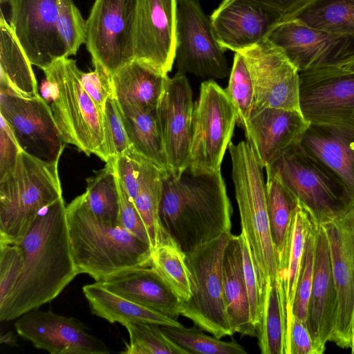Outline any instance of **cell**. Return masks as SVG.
I'll return each instance as SVG.
<instances>
[{
	"instance_id": "obj_1",
	"label": "cell",
	"mask_w": 354,
	"mask_h": 354,
	"mask_svg": "<svg viewBox=\"0 0 354 354\" xmlns=\"http://www.w3.org/2000/svg\"><path fill=\"white\" fill-rule=\"evenodd\" d=\"M63 197L42 209L18 243L24 253L21 275L0 305L8 322L55 299L79 274L70 244Z\"/></svg>"
},
{
	"instance_id": "obj_2",
	"label": "cell",
	"mask_w": 354,
	"mask_h": 354,
	"mask_svg": "<svg viewBox=\"0 0 354 354\" xmlns=\"http://www.w3.org/2000/svg\"><path fill=\"white\" fill-rule=\"evenodd\" d=\"M232 207L221 170L178 178L162 175L160 216L166 232L185 253L231 232Z\"/></svg>"
},
{
	"instance_id": "obj_3",
	"label": "cell",
	"mask_w": 354,
	"mask_h": 354,
	"mask_svg": "<svg viewBox=\"0 0 354 354\" xmlns=\"http://www.w3.org/2000/svg\"><path fill=\"white\" fill-rule=\"evenodd\" d=\"M66 212L79 274H87L100 282L151 264L150 246L123 227L100 221L91 210L84 193L68 204Z\"/></svg>"
},
{
	"instance_id": "obj_4",
	"label": "cell",
	"mask_w": 354,
	"mask_h": 354,
	"mask_svg": "<svg viewBox=\"0 0 354 354\" xmlns=\"http://www.w3.org/2000/svg\"><path fill=\"white\" fill-rule=\"evenodd\" d=\"M232 178L241 218L261 293L277 277L279 263L272 240L263 166L248 141L230 143Z\"/></svg>"
},
{
	"instance_id": "obj_5",
	"label": "cell",
	"mask_w": 354,
	"mask_h": 354,
	"mask_svg": "<svg viewBox=\"0 0 354 354\" xmlns=\"http://www.w3.org/2000/svg\"><path fill=\"white\" fill-rule=\"evenodd\" d=\"M61 197L58 162L22 151L15 169L0 179V243H19L40 212Z\"/></svg>"
},
{
	"instance_id": "obj_6",
	"label": "cell",
	"mask_w": 354,
	"mask_h": 354,
	"mask_svg": "<svg viewBox=\"0 0 354 354\" xmlns=\"http://www.w3.org/2000/svg\"><path fill=\"white\" fill-rule=\"evenodd\" d=\"M78 68L75 60L64 57L43 71L52 99L50 109L66 144L104 161L103 113L83 88Z\"/></svg>"
},
{
	"instance_id": "obj_7",
	"label": "cell",
	"mask_w": 354,
	"mask_h": 354,
	"mask_svg": "<svg viewBox=\"0 0 354 354\" xmlns=\"http://www.w3.org/2000/svg\"><path fill=\"white\" fill-rule=\"evenodd\" d=\"M266 167L279 177L315 225L328 223L354 207L353 200L341 179L322 161L307 153L299 143Z\"/></svg>"
},
{
	"instance_id": "obj_8",
	"label": "cell",
	"mask_w": 354,
	"mask_h": 354,
	"mask_svg": "<svg viewBox=\"0 0 354 354\" xmlns=\"http://www.w3.org/2000/svg\"><path fill=\"white\" fill-rule=\"evenodd\" d=\"M232 235L224 233L185 253L192 295L180 303V315L219 339L234 333L226 313L222 284L224 252Z\"/></svg>"
},
{
	"instance_id": "obj_9",
	"label": "cell",
	"mask_w": 354,
	"mask_h": 354,
	"mask_svg": "<svg viewBox=\"0 0 354 354\" xmlns=\"http://www.w3.org/2000/svg\"><path fill=\"white\" fill-rule=\"evenodd\" d=\"M236 123L235 108L213 80L201 83L194 104L189 168L195 173L221 170Z\"/></svg>"
},
{
	"instance_id": "obj_10",
	"label": "cell",
	"mask_w": 354,
	"mask_h": 354,
	"mask_svg": "<svg viewBox=\"0 0 354 354\" xmlns=\"http://www.w3.org/2000/svg\"><path fill=\"white\" fill-rule=\"evenodd\" d=\"M0 115L23 151L45 162H59L66 143L39 94L22 95L0 79Z\"/></svg>"
},
{
	"instance_id": "obj_11",
	"label": "cell",
	"mask_w": 354,
	"mask_h": 354,
	"mask_svg": "<svg viewBox=\"0 0 354 354\" xmlns=\"http://www.w3.org/2000/svg\"><path fill=\"white\" fill-rule=\"evenodd\" d=\"M225 51L199 1L177 0L175 61L178 72L208 80L227 77L231 70Z\"/></svg>"
},
{
	"instance_id": "obj_12",
	"label": "cell",
	"mask_w": 354,
	"mask_h": 354,
	"mask_svg": "<svg viewBox=\"0 0 354 354\" xmlns=\"http://www.w3.org/2000/svg\"><path fill=\"white\" fill-rule=\"evenodd\" d=\"M138 0H95L86 19L88 51L113 76L134 59Z\"/></svg>"
},
{
	"instance_id": "obj_13",
	"label": "cell",
	"mask_w": 354,
	"mask_h": 354,
	"mask_svg": "<svg viewBox=\"0 0 354 354\" xmlns=\"http://www.w3.org/2000/svg\"><path fill=\"white\" fill-rule=\"evenodd\" d=\"M267 39L299 72L341 67L354 59V35L330 33L292 19L277 24Z\"/></svg>"
},
{
	"instance_id": "obj_14",
	"label": "cell",
	"mask_w": 354,
	"mask_h": 354,
	"mask_svg": "<svg viewBox=\"0 0 354 354\" xmlns=\"http://www.w3.org/2000/svg\"><path fill=\"white\" fill-rule=\"evenodd\" d=\"M237 53L243 56L252 80V112L266 107L300 111L299 71L280 48L266 38Z\"/></svg>"
},
{
	"instance_id": "obj_15",
	"label": "cell",
	"mask_w": 354,
	"mask_h": 354,
	"mask_svg": "<svg viewBox=\"0 0 354 354\" xmlns=\"http://www.w3.org/2000/svg\"><path fill=\"white\" fill-rule=\"evenodd\" d=\"M9 3V24L32 65L44 71L69 57L58 29V0H11Z\"/></svg>"
},
{
	"instance_id": "obj_16",
	"label": "cell",
	"mask_w": 354,
	"mask_h": 354,
	"mask_svg": "<svg viewBox=\"0 0 354 354\" xmlns=\"http://www.w3.org/2000/svg\"><path fill=\"white\" fill-rule=\"evenodd\" d=\"M299 108L310 124L353 119L354 73L341 67L299 72Z\"/></svg>"
},
{
	"instance_id": "obj_17",
	"label": "cell",
	"mask_w": 354,
	"mask_h": 354,
	"mask_svg": "<svg viewBox=\"0 0 354 354\" xmlns=\"http://www.w3.org/2000/svg\"><path fill=\"white\" fill-rule=\"evenodd\" d=\"M185 75L167 77L156 115L171 174L178 178L189 167L194 104Z\"/></svg>"
},
{
	"instance_id": "obj_18",
	"label": "cell",
	"mask_w": 354,
	"mask_h": 354,
	"mask_svg": "<svg viewBox=\"0 0 354 354\" xmlns=\"http://www.w3.org/2000/svg\"><path fill=\"white\" fill-rule=\"evenodd\" d=\"M177 0H138L134 59L162 74L171 71L176 47Z\"/></svg>"
},
{
	"instance_id": "obj_19",
	"label": "cell",
	"mask_w": 354,
	"mask_h": 354,
	"mask_svg": "<svg viewBox=\"0 0 354 354\" xmlns=\"http://www.w3.org/2000/svg\"><path fill=\"white\" fill-rule=\"evenodd\" d=\"M324 225L337 293L336 322L329 342L351 348L354 329V207Z\"/></svg>"
},
{
	"instance_id": "obj_20",
	"label": "cell",
	"mask_w": 354,
	"mask_h": 354,
	"mask_svg": "<svg viewBox=\"0 0 354 354\" xmlns=\"http://www.w3.org/2000/svg\"><path fill=\"white\" fill-rule=\"evenodd\" d=\"M15 327L19 336L38 349L50 354H109L111 351L97 337L87 332L86 326L75 317L51 310L37 309L17 319Z\"/></svg>"
},
{
	"instance_id": "obj_21",
	"label": "cell",
	"mask_w": 354,
	"mask_h": 354,
	"mask_svg": "<svg viewBox=\"0 0 354 354\" xmlns=\"http://www.w3.org/2000/svg\"><path fill=\"white\" fill-rule=\"evenodd\" d=\"M209 17L221 46L234 53L265 39L283 21L274 10L255 0H223Z\"/></svg>"
},
{
	"instance_id": "obj_22",
	"label": "cell",
	"mask_w": 354,
	"mask_h": 354,
	"mask_svg": "<svg viewBox=\"0 0 354 354\" xmlns=\"http://www.w3.org/2000/svg\"><path fill=\"white\" fill-rule=\"evenodd\" d=\"M337 313V293L328 235L324 225H315L314 274L306 322L315 354L324 352L335 326Z\"/></svg>"
},
{
	"instance_id": "obj_23",
	"label": "cell",
	"mask_w": 354,
	"mask_h": 354,
	"mask_svg": "<svg viewBox=\"0 0 354 354\" xmlns=\"http://www.w3.org/2000/svg\"><path fill=\"white\" fill-rule=\"evenodd\" d=\"M309 124L301 111L266 107L252 112L244 132L265 168L299 143Z\"/></svg>"
},
{
	"instance_id": "obj_24",
	"label": "cell",
	"mask_w": 354,
	"mask_h": 354,
	"mask_svg": "<svg viewBox=\"0 0 354 354\" xmlns=\"http://www.w3.org/2000/svg\"><path fill=\"white\" fill-rule=\"evenodd\" d=\"M299 145L335 173L354 202V119L335 123H310Z\"/></svg>"
},
{
	"instance_id": "obj_25",
	"label": "cell",
	"mask_w": 354,
	"mask_h": 354,
	"mask_svg": "<svg viewBox=\"0 0 354 354\" xmlns=\"http://www.w3.org/2000/svg\"><path fill=\"white\" fill-rule=\"evenodd\" d=\"M109 290L178 320L180 300L150 265L131 269L100 281Z\"/></svg>"
},
{
	"instance_id": "obj_26",
	"label": "cell",
	"mask_w": 354,
	"mask_h": 354,
	"mask_svg": "<svg viewBox=\"0 0 354 354\" xmlns=\"http://www.w3.org/2000/svg\"><path fill=\"white\" fill-rule=\"evenodd\" d=\"M167 77L133 59L112 76L113 97L122 111L156 109Z\"/></svg>"
},
{
	"instance_id": "obj_27",
	"label": "cell",
	"mask_w": 354,
	"mask_h": 354,
	"mask_svg": "<svg viewBox=\"0 0 354 354\" xmlns=\"http://www.w3.org/2000/svg\"><path fill=\"white\" fill-rule=\"evenodd\" d=\"M222 284L225 310L234 333L241 336L257 337V330L251 320L238 235H232L224 252Z\"/></svg>"
},
{
	"instance_id": "obj_28",
	"label": "cell",
	"mask_w": 354,
	"mask_h": 354,
	"mask_svg": "<svg viewBox=\"0 0 354 354\" xmlns=\"http://www.w3.org/2000/svg\"><path fill=\"white\" fill-rule=\"evenodd\" d=\"M91 313L109 322L149 323L161 326L180 327L178 320L136 303L104 287L100 282L82 287Z\"/></svg>"
},
{
	"instance_id": "obj_29",
	"label": "cell",
	"mask_w": 354,
	"mask_h": 354,
	"mask_svg": "<svg viewBox=\"0 0 354 354\" xmlns=\"http://www.w3.org/2000/svg\"><path fill=\"white\" fill-rule=\"evenodd\" d=\"M278 280L266 285L261 322L256 327L262 354H288V325L291 317Z\"/></svg>"
},
{
	"instance_id": "obj_30",
	"label": "cell",
	"mask_w": 354,
	"mask_h": 354,
	"mask_svg": "<svg viewBox=\"0 0 354 354\" xmlns=\"http://www.w3.org/2000/svg\"><path fill=\"white\" fill-rule=\"evenodd\" d=\"M265 169L267 210L279 266L288 246L293 216L299 204L279 177L268 167Z\"/></svg>"
},
{
	"instance_id": "obj_31",
	"label": "cell",
	"mask_w": 354,
	"mask_h": 354,
	"mask_svg": "<svg viewBox=\"0 0 354 354\" xmlns=\"http://www.w3.org/2000/svg\"><path fill=\"white\" fill-rule=\"evenodd\" d=\"M1 80L24 96L39 95L32 64L1 12L0 17Z\"/></svg>"
},
{
	"instance_id": "obj_32",
	"label": "cell",
	"mask_w": 354,
	"mask_h": 354,
	"mask_svg": "<svg viewBox=\"0 0 354 354\" xmlns=\"http://www.w3.org/2000/svg\"><path fill=\"white\" fill-rule=\"evenodd\" d=\"M119 109L134 149L162 172L171 173L160 132L156 109L150 111Z\"/></svg>"
},
{
	"instance_id": "obj_33",
	"label": "cell",
	"mask_w": 354,
	"mask_h": 354,
	"mask_svg": "<svg viewBox=\"0 0 354 354\" xmlns=\"http://www.w3.org/2000/svg\"><path fill=\"white\" fill-rule=\"evenodd\" d=\"M163 174L154 164L145 159L138 193L133 200L148 232L151 250L171 238L163 227L160 216Z\"/></svg>"
},
{
	"instance_id": "obj_34",
	"label": "cell",
	"mask_w": 354,
	"mask_h": 354,
	"mask_svg": "<svg viewBox=\"0 0 354 354\" xmlns=\"http://www.w3.org/2000/svg\"><path fill=\"white\" fill-rule=\"evenodd\" d=\"M314 225L307 212L299 205L293 216L288 246L277 277L284 291L290 314H293L292 304L306 238Z\"/></svg>"
},
{
	"instance_id": "obj_35",
	"label": "cell",
	"mask_w": 354,
	"mask_h": 354,
	"mask_svg": "<svg viewBox=\"0 0 354 354\" xmlns=\"http://www.w3.org/2000/svg\"><path fill=\"white\" fill-rule=\"evenodd\" d=\"M292 19L330 33L354 35V0H313Z\"/></svg>"
},
{
	"instance_id": "obj_36",
	"label": "cell",
	"mask_w": 354,
	"mask_h": 354,
	"mask_svg": "<svg viewBox=\"0 0 354 354\" xmlns=\"http://www.w3.org/2000/svg\"><path fill=\"white\" fill-rule=\"evenodd\" d=\"M151 266L180 302L192 295L185 252L169 238L151 250Z\"/></svg>"
},
{
	"instance_id": "obj_37",
	"label": "cell",
	"mask_w": 354,
	"mask_h": 354,
	"mask_svg": "<svg viewBox=\"0 0 354 354\" xmlns=\"http://www.w3.org/2000/svg\"><path fill=\"white\" fill-rule=\"evenodd\" d=\"M86 202L95 216L102 223L120 225V194L113 161L86 180Z\"/></svg>"
},
{
	"instance_id": "obj_38",
	"label": "cell",
	"mask_w": 354,
	"mask_h": 354,
	"mask_svg": "<svg viewBox=\"0 0 354 354\" xmlns=\"http://www.w3.org/2000/svg\"><path fill=\"white\" fill-rule=\"evenodd\" d=\"M129 335L124 354H189L170 339L161 326L149 323L128 322L122 325Z\"/></svg>"
},
{
	"instance_id": "obj_39",
	"label": "cell",
	"mask_w": 354,
	"mask_h": 354,
	"mask_svg": "<svg viewBox=\"0 0 354 354\" xmlns=\"http://www.w3.org/2000/svg\"><path fill=\"white\" fill-rule=\"evenodd\" d=\"M163 332L189 354H246L245 348L236 341L224 342L209 336L198 326H161Z\"/></svg>"
},
{
	"instance_id": "obj_40",
	"label": "cell",
	"mask_w": 354,
	"mask_h": 354,
	"mask_svg": "<svg viewBox=\"0 0 354 354\" xmlns=\"http://www.w3.org/2000/svg\"><path fill=\"white\" fill-rule=\"evenodd\" d=\"M225 91L235 108L236 124L245 130L253 111L254 91L248 65L240 53L234 54Z\"/></svg>"
},
{
	"instance_id": "obj_41",
	"label": "cell",
	"mask_w": 354,
	"mask_h": 354,
	"mask_svg": "<svg viewBox=\"0 0 354 354\" xmlns=\"http://www.w3.org/2000/svg\"><path fill=\"white\" fill-rule=\"evenodd\" d=\"M104 162L113 160L134 149L126 131L114 97L106 101L103 113Z\"/></svg>"
},
{
	"instance_id": "obj_42",
	"label": "cell",
	"mask_w": 354,
	"mask_h": 354,
	"mask_svg": "<svg viewBox=\"0 0 354 354\" xmlns=\"http://www.w3.org/2000/svg\"><path fill=\"white\" fill-rule=\"evenodd\" d=\"M57 24L69 56L75 55L86 41V20L73 0H58Z\"/></svg>"
},
{
	"instance_id": "obj_43",
	"label": "cell",
	"mask_w": 354,
	"mask_h": 354,
	"mask_svg": "<svg viewBox=\"0 0 354 354\" xmlns=\"http://www.w3.org/2000/svg\"><path fill=\"white\" fill-rule=\"evenodd\" d=\"M315 250V225L306 238L292 304L293 315L305 322H306L308 302L313 281Z\"/></svg>"
},
{
	"instance_id": "obj_44",
	"label": "cell",
	"mask_w": 354,
	"mask_h": 354,
	"mask_svg": "<svg viewBox=\"0 0 354 354\" xmlns=\"http://www.w3.org/2000/svg\"><path fill=\"white\" fill-rule=\"evenodd\" d=\"M24 263V253L19 244L0 243V305L14 288Z\"/></svg>"
},
{
	"instance_id": "obj_45",
	"label": "cell",
	"mask_w": 354,
	"mask_h": 354,
	"mask_svg": "<svg viewBox=\"0 0 354 354\" xmlns=\"http://www.w3.org/2000/svg\"><path fill=\"white\" fill-rule=\"evenodd\" d=\"M93 65L94 70L91 72L78 68L77 75L84 90L103 113L106 101L113 97L112 75L100 64Z\"/></svg>"
},
{
	"instance_id": "obj_46",
	"label": "cell",
	"mask_w": 354,
	"mask_h": 354,
	"mask_svg": "<svg viewBox=\"0 0 354 354\" xmlns=\"http://www.w3.org/2000/svg\"><path fill=\"white\" fill-rule=\"evenodd\" d=\"M238 237L242 251L243 274L248 290L251 320L256 328L261 322L264 297L259 289L247 240L242 232Z\"/></svg>"
},
{
	"instance_id": "obj_47",
	"label": "cell",
	"mask_w": 354,
	"mask_h": 354,
	"mask_svg": "<svg viewBox=\"0 0 354 354\" xmlns=\"http://www.w3.org/2000/svg\"><path fill=\"white\" fill-rule=\"evenodd\" d=\"M145 159L133 149L111 160L113 162L118 180L133 201L138 193L142 167Z\"/></svg>"
},
{
	"instance_id": "obj_48",
	"label": "cell",
	"mask_w": 354,
	"mask_h": 354,
	"mask_svg": "<svg viewBox=\"0 0 354 354\" xmlns=\"http://www.w3.org/2000/svg\"><path fill=\"white\" fill-rule=\"evenodd\" d=\"M118 181L120 194V225L150 246L148 232L134 202L127 194L118 178Z\"/></svg>"
},
{
	"instance_id": "obj_49",
	"label": "cell",
	"mask_w": 354,
	"mask_h": 354,
	"mask_svg": "<svg viewBox=\"0 0 354 354\" xmlns=\"http://www.w3.org/2000/svg\"><path fill=\"white\" fill-rule=\"evenodd\" d=\"M22 151L12 131L1 116L0 124V179L12 171Z\"/></svg>"
},
{
	"instance_id": "obj_50",
	"label": "cell",
	"mask_w": 354,
	"mask_h": 354,
	"mask_svg": "<svg viewBox=\"0 0 354 354\" xmlns=\"http://www.w3.org/2000/svg\"><path fill=\"white\" fill-rule=\"evenodd\" d=\"M288 354H315L306 323L293 314L288 328Z\"/></svg>"
},
{
	"instance_id": "obj_51",
	"label": "cell",
	"mask_w": 354,
	"mask_h": 354,
	"mask_svg": "<svg viewBox=\"0 0 354 354\" xmlns=\"http://www.w3.org/2000/svg\"><path fill=\"white\" fill-rule=\"evenodd\" d=\"M277 13L282 21L293 18L301 9L313 0H255Z\"/></svg>"
},
{
	"instance_id": "obj_52",
	"label": "cell",
	"mask_w": 354,
	"mask_h": 354,
	"mask_svg": "<svg viewBox=\"0 0 354 354\" xmlns=\"http://www.w3.org/2000/svg\"><path fill=\"white\" fill-rule=\"evenodd\" d=\"M342 68L354 73V59L341 66Z\"/></svg>"
},
{
	"instance_id": "obj_53",
	"label": "cell",
	"mask_w": 354,
	"mask_h": 354,
	"mask_svg": "<svg viewBox=\"0 0 354 354\" xmlns=\"http://www.w3.org/2000/svg\"><path fill=\"white\" fill-rule=\"evenodd\" d=\"M351 353L354 354V329H353V338H352V346H351Z\"/></svg>"
},
{
	"instance_id": "obj_54",
	"label": "cell",
	"mask_w": 354,
	"mask_h": 354,
	"mask_svg": "<svg viewBox=\"0 0 354 354\" xmlns=\"http://www.w3.org/2000/svg\"><path fill=\"white\" fill-rule=\"evenodd\" d=\"M11 0H0L1 3H9Z\"/></svg>"
},
{
	"instance_id": "obj_55",
	"label": "cell",
	"mask_w": 354,
	"mask_h": 354,
	"mask_svg": "<svg viewBox=\"0 0 354 354\" xmlns=\"http://www.w3.org/2000/svg\"><path fill=\"white\" fill-rule=\"evenodd\" d=\"M353 118L354 119V113H353Z\"/></svg>"
}]
</instances>
